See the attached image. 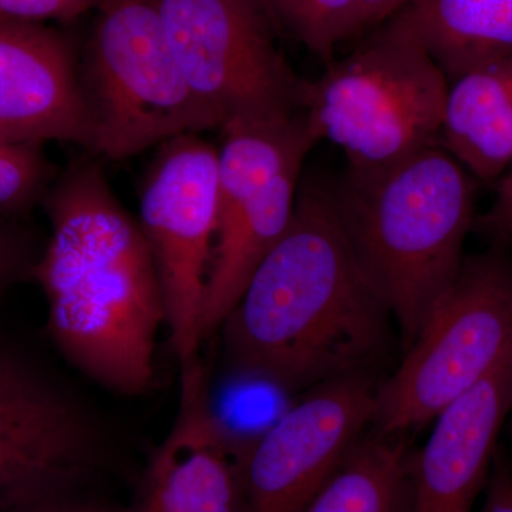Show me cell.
<instances>
[{"mask_svg": "<svg viewBox=\"0 0 512 512\" xmlns=\"http://www.w3.org/2000/svg\"><path fill=\"white\" fill-rule=\"evenodd\" d=\"M392 320L329 183L302 180L288 229L218 330L228 367L296 393L370 372L389 345Z\"/></svg>", "mask_w": 512, "mask_h": 512, "instance_id": "cell-1", "label": "cell"}, {"mask_svg": "<svg viewBox=\"0 0 512 512\" xmlns=\"http://www.w3.org/2000/svg\"><path fill=\"white\" fill-rule=\"evenodd\" d=\"M50 238L32 271L47 333L80 372L120 394L147 392L163 288L143 231L99 164L73 161L42 201Z\"/></svg>", "mask_w": 512, "mask_h": 512, "instance_id": "cell-2", "label": "cell"}, {"mask_svg": "<svg viewBox=\"0 0 512 512\" xmlns=\"http://www.w3.org/2000/svg\"><path fill=\"white\" fill-rule=\"evenodd\" d=\"M333 202L404 350L446 295L476 224L477 180L439 144L375 174H343Z\"/></svg>", "mask_w": 512, "mask_h": 512, "instance_id": "cell-3", "label": "cell"}, {"mask_svg": "<svg viewBox=\"0 0 512 512\" xmlns=\"http://www.w3.org/2000/svg\"><path fill=\"white\" fill-rule=\"evenodd\" d=\"M450 82L423 47L387 25L306 87L312 133L335 144L346 173H379L441 144Z\"/></svg>", "mask_w": 512, "mask_h": 512, "instance_id": "cell-4", "label": "cell"}, {"mask_svg": "<svg viewBox=\"0 0 512 512\" xmlns=\"http://www.w3.org/2000/svg\"><path fill=\"white\" fill-rule=\"evenodd\" d=\"M99 9L80 59L92 154L126 160L220 128L185 79L156 0H101Z\"/></svg>", "mask_w": 512, "mask_h": 512, "instance_id": "cell-5", "label": "cell"}, {"mask_svg": "<svg viewBox=\"0 0 512 512\" xmlns=\"http://www.w3.org/2000/svg\"><path fill=\"white\" fill-rule=\"evenodd\" d=\"M403 362L379 384L373 429L403 434L436 419L512 355V239L464 256Z\"/></svg>", "mask_w": 512, "mask_h": 512, "instance_id": "cell-6", "label": "cell"}, {"mask_svg": "<svg viewBox=\"0 0 512 512\" xmlns=\"http://www.w3.org/2000/svg\"><path fill=\"white\" fill-rule=\"evenodd\" d=\"M221 133L218 228L202 305V342L218 332L288 229L303 163L318 143L303 111L231 124Z\"/></svg>", "mask_w": 512, "mask_h": 512, "instance_id": "cell-7", "label": "cell"}, {"mask_svg": "<svg viewBox=\"0 0 512 512\" xmlns=\"http://www.w3.org/2000/svg\"><path fill=\"white\" fill-rule=\"evenodd\" d=\"M175 59L222 128L302 113L308 80L255 0H156Z\"/></svg>", "mask_w": 512, "mask_h": 512, "instance_id": "cell-8", "label": "cell"}, {"mask_svg": "<svg viewBox=\"0 0 512 512\" xmlns=\"http://www.w3.org/2000/svg\"><path fill=\"white\" fill-rule=\"evenodd\" d=\"M140 200V224L163 288L178 362L200 355L205 284L218 228V148L200 134L160 146Z\"/></svg>", "mask_w": 512, "mask_h": 512, "instance_id": "cell-9", "label": "cell"}, {"mask_svg": "<svg viewBox=\"0 0 512 512\" xmlns=\"http://www.w3.org/2000/svg\"><path fill=\"white\" fill-rule=\"evenodd\" d=\"M377 389L353 373L292 403L237 464L242 512H303L373 423Z\"/></svg>", "mask_w": 512, "mask_h": 512, "instance_id": "cell-10", "label": "cell"}, {"mask_svg": "<svg viewBox=\"0 0 512 512\" xmlns=\"http://www.w3.org/2000/svg\"><path fill=\"white\" fill-rule=\"evenodd\" d=\"M100 463L99 437L76 402L0 342V495L32 485L74 491Z\"/></svg>", "mask_w": 512, "mask_h": 512, "instance_id": "cell-11", "label": "cell"}, {"mask_svg": "<svg viewBox=\"0 0 512 512\" xmlns=\"http://www.w3.org/2000/svg\"><path fill=\"white\" fill-rule=\"evenodd\" d=\"M0 138L63 141L92 153L80 57L45 23L0 19Z\"/></svg>", "mask_w": 512, "mask_h": 512, "instance_id": "cell-12", "label": "cell"}, {"mask_svg": "<svg viewBox=\"0 0 512 512\" xmlns=\"http://www.w3.org/2000/svg\"><path fill=\"white\" fill-rule=\"evenodd\" d=\"M512 412V355L434 419L410 461L406 512H476Z\"/></svg>", "mask_w": 512, "mask_h": 512, "instance_id": "cell-13", "label": "cell"}, {"mask_svg": "<svg viewBox=\"0 0 512 512\" xmlns=\"http://www.w3.org/2000/svg\"><path fill=\"white\" fill-rule=\"evenodd\" d=\"M180 404L148 467L140 512H242L237 463L208 410L201 356L181 363Z\"/></svg>", "mask_w": 512, "mask_h": 512, "instance_id": "cell-14", "label": "cell"}, {"mask_svg": "<svg viewBox=\"0 0 512 512\" xmlns=\"http://www.w3.org/2000/svg\"><path fill=\"white\" fill-rule=\"evenodd\" d=\"M384 25L423 47L450 83L512 56V0H412Z\"/></svg>", "mask_w": 512, "mask_h": 512, "instance_id": "cell-15", "label": "cell"}, {"mask_svg": "<svg viewBox=\"0 0 512 512\" xmlns=\"http://www.w3.org/2000/svg\"><path fill=\"white\" fill-rule=\"evenodd\" d=\"M441 146L477 181L512 167V56L450 83Z\"/></svg>", "mask_w": 512, "mask_h": 512, "instance_id": "cell-16", "label": "cell"}, {"mask_svg": "<svg viewBox=\"0 0 512 512\" xmlns=\"http://www.w3.org/2000/svg\"><path fill=\"white\" fill-rule=\"evenodd\" d=\"M412 454L403 434H363L303 512H406Z\"/></svg>", "mask_w": 512, "mask_h": 512, "instance_id": "cell-17", "label": "cell"}, {"mask_svg": "<svg viewBox=\"0 0 512 512\" xmlns=\"http://www.w3.org/2000/svg\"><path fill=\"white\" fill-rule=\"evenodd\" d=\"M220 382L208 384V410L225 447L239 463L291 404L288 390L256 373L228 367Z\"/></svg>", "mask_w": 512, "mask_h": 512, "instance_id": "cell-18", "label": "cell"}, {"mask_svg": "<svg viewBox=\"0 0 512 512\" xmlns=\"http://www.w3.org/2000/svg\"><path fill=\"white\" fill-rule=\"evenodd\" d=\"M275 29L325 63L346 40L363 33L356 0H255Z\"/></svg>", "mask_w": 512, "mask_h": 512, "instance_id": "cell-19", "label": "cell"}, {"mask_svg": "<svg viewBox=\"0 0 512 512\" xmlns=\"http://www.w3.org/2000/svg\"><path fill=\"white\" fill-rule=\"evenodd\" d=\"M56 177L40 144L0 141V214H20L42 204Z\"/></svg>", "mask_w": 512, "mask_h": 512, "instance_id": "cell-20", "label": "cell"}, {"mask_svg": "<svg viewBox=\"0 0 512 512\" xmlns=\"http://www.w3.org/2000/svg\"><path fill=\"white\" fill-rule=\"evenodd\" d=\"M40 252L18 225L0 218V298L13 285L32 279Z\"/></svg>", "mask_w": 512, "mask_h": 512, "instance_id": "cell-21", "label": "cell"}, {"mask_svg": "<svg viewBox=\"0 0 512 512\" xmlns=\"http://www.w3.org/2000/svg\"><path fill=\"white\" fill-rule=\"evenodd\" d=\"M100 3L101 0H0V19L70 22L90 9L99 8Z\"/></svg>", "mask_w": 512, "mask_h": 512, "instance_id": "cell-22", "label": "cell"}, {"mask_svg": "<svg viewBox=\"0 0 512 512\" xmlns=\"http://www.w3.org/2000/svg\"><path fill=\"white\" fill-rule=\"evenodd\" d=\"M73 491L33 485L0 495V512H69Z\"/></svg>", "mask_w": 512, "mask_h": 512, "instance_id": "cell-23", "label": "cell"}, {"mask_svg": "<svg viewBox=\"0 0 512 512\" xmlns=\"http://www.w3.org/2000/svg\"><path fill=\"white\" fill-rule=\"evenodd\" d=\"M474 228L493 239H512V167L498 180L490 210L477 217Z\"/></svg>", "mask_w": 512, "mask_h": 512, "instance_id": "cell-24", "label": "cell"}, {"mask_svg": "<svg viewBox=\"0 0 512 512\" xmlns=\"http://www.w3.org/2000/svg\"><path fill=\"white\" fill-rule=\"evenodd\" d=\"M476 512H512V466L500 448L485 484L483 504Z\"/></svg>", "mask_w": 512, "mask_h": 512, "instance_id": "cell-25", "label": "cell"}, {"mask_svg": "<svg viewBox=\"0 0 512 512\" xmlns=\"http://www.w3.org/2000/svg\"><path fill=\"white\" fill-rule=\"evenodd\" d=\"M363 33L375 30L394 18L412 0H356Z\"/></svg>", "mask_w": 512, "mask_h": 512, "instance_id": "cell-26", "label": "cell"}, {"mask_svg": "<svg viewBox=\"0 0 512 512\" xmlns=\"http://www.w3.org/2000/svg\"><path fill=\"white\" fill-rule=\"evenodd\" d=\"M69 512H104V511L90 510V508L79 507V505H76V503H74V501H73L72 505H70Z\"/></svg>", "mask_w": 512, "mask_h": 512, "instance_id": "cell-27", "label": "cell"}, {"mask_svg": "<svg viewBox=\"0 0 512 512\" xmlns=\"http://www.w3.org/2000/svg\"><path fill=\"white\" fill-rule=\"evenodd\" d=\"M508 420H510V421H511V429H512V412H511V414H510V419H508Z\"/></svg>", "mask_w": 512, "mask_h": 512, "instance_id": "cell-28", "label": "cell"}, {"mask_svg": "<svg viewBox=\"0 0 512 512\" xmlns=\"http://www.w3.org/2000/svg\"><path fill=\"white\" fill-rule=\"evenodd\" d=\"M0 141H8V140H3V138H0Z\"/></svg>", "mask_w": 512, "mask_h": 512, "instance_id": "cell-29", "label": "cell"}]
</instances>
